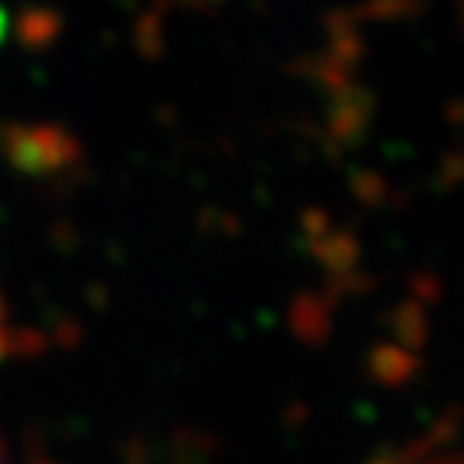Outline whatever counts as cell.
Returning a JSON list of instances; mask_svg holds the SVG:
<instances>
[{"label": "cell", "mask_w": 464, "mask_h": 464, "mask_svg": "<svg viewBox=\"0 0 464 464\" xmlns=\"http://www.w3.org/2000/svg\"><path fill=\"white\" fill-rule=\"evenodd\" d=\"M0 464H7V455H4V445H0Z\"/></svg>", "instance_id": "cell-2"}, {"label": "cell", "mask_w": 464, "mask_h": 464, "mask_svg": "<svg viewBox=\"0 0 464 464\" xmlns=\"http://www.w3.org/2000/svg\"><path fill=\"white\" fill-rule=\"evenodd\" d=\"M391 464H458L455 458H442V455H406V458H397Z\"/></svg>", "instance_id": "cell-1"}]
</instances>
